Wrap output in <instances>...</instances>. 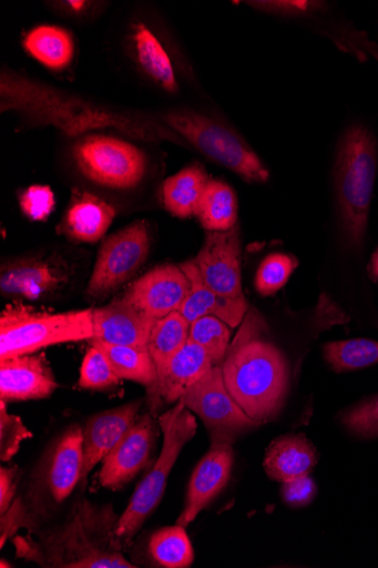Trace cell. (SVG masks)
<instances>
[{
  "mask_svg": "<svg viewBox=\"0 0 378 568\" xmlns=\"http://www.w3.org/2000/svg\"><path fill=\"white\" fill-rule=\"evenodd\" d=\"M156 439L150 415L137 418L118 445L102 460L96 475L102 488L118 491L126 487L151 460Z\"/></svg>",
  "mask_w": 378,
  "mask_h": 568,
  "instance_id": "5bb4252c",
  "label": "cell"
},
{
  "mask_svg": "<svg viewBox=\"0 0 378 568\" xmlns=\"http://www.w3.org/2000/svg\"><path fill=\"white\" fill-rule=\"evenodd\" d=\"M252 8L278 16H305L306 13L321 7V3L314 2H248Z\"/></svg>",
  "mask_w": 378,
  "mask_h": 568,
  "instance_id": "60d3db41",
  "label": "cell"
},
{
  "mask_svg": "<svg viewBox=\"0 0 378 568\" xmlns=\"http://www.w3.org/2000/svg\"><path fill=\"white\" fill-rule=\"evenodd\" d=\"M233 467V444L212 443L192 475L186 505L176 525L187 528L196 519V516L227 486Z\"/></svg>",
  "mask_w": 378,
  "mask_h": 568,
  "instance_id": "2e32d148",
  "label": "cell"
},
{
  "mask_svg": "<svg viewBox=\"0 0 378 568\" xmlns=\"http://www.w3.org/2000/svg\"><path fill=\"white\" fill-rule=\"evenodd\" d=\"M120 381L104 353L91 345L83 358L79 379L80 387L104 390L118 386Z\"/></svg>",
  "mask_w": 378,
  "mask_h": 568,
  "instance_id": "836d02e7",
  "label": "cell"
},
{
  "mask_svg": "<svg viewBox=\"0 0 378 568\" xmlns=\"http://www.w3.org/2000/svg\"><path fill=\"white\" fill-rule=\"evenodd\" d=\"M0 103L2 113L16 112L35 125H52L72 138L116 129L137 140L181 144L176 134L160 122L106 110L9 69H3L0 79Z\"/></svg>",
  "mask_w": 378,
  "mask_h": 568,
  "instance_id": "6da1fadb",
  "label": "cell"
},
{
  "mask_svg": "<svg viewBox=\"0 0 378 568\" xmlns=\"http://www.w3.org/2000/svg\"><path fill=\"white\" fill-rule=\"evenodd\" d=\"M331 369L338 374L378 364V342L365 338L328 343L323 348Z\"/></svg>",
  "mask_w": 378,
  "mask_h": 568,
  "instance_id": "4dcf8cb0",
  "label": "cell"
},
{
  "mask_svg": "<svg viewBox=\"0 0 378 568\" xmlns=\"http://www.w3.org/2000/svg\"><path fill=\"white\" fill-rule=\"evenodd\" d=\"M376 171L374 134L361 124L350 126L338 145L335 182L340 231L355 251L365 242Z\"/></svg>",
  "mask_w": 378,
  "mask_h": 568,
  "instance_id": "277c9868",
  "label": "cell"
},
{
  "mask_svg": "<svg viewBox=\"0 0 378 568\" xmlns=\"http://www.w3.org/2000/svg\"><path fill=\"white\" fill-rule=\"evenodd\" d=\"M72 159L79 172L99 186L127 191L137 187L147 171L146 153L136 144L103 133L75 138Z\"/></svg>",
  "mask_w": 378,
  "mask_h": 568,
  "instance_id": "9c48e42d",
  "label": "cell"
},
{
  "mask_svg": "<svg viewBox=\"0 0 378 568\" xmlns=\"http://www.w3.org/2000/svg\"><path fill=\"white\" fill-rule=\"evenodd\" d=\"M208 181L210 178L200 163L171 176L162 184L165 210L177 219L195 216Z\"/></svg>",
  "mask_w": 378,
  "mask_h": 568,
  "instance_id": "484cf974",
  "label": "cell"
},
{
  "mask_svg": "<svg viewBox=\"0 0 378 568\" xmlns=\"http://www.w3.org/2000/svg\"><path fill=\"white\" fill-rule=\"evenodd\" d=\"M32 437L30 430L18 416L10 415L7 403H0V457L11 460L20 449L22 442Z\"/></svg>",
  "mask_w": 378,
  "mask_h": 568,
  "instance_id": "d590c367",
  "label": "cell"
},
{
  "mask_svg": "<svg viewBox=\"0 0 378 568\" xmlns=\"http://www.w3.org/2000/svg\"><path fill=\"white\" fill-rule=\"evenodd\" d=\"M142 400L108 409L92 416L83 429V468L81 481L118 445L139 418Z\"/></svg>",
  "mask_w": 378,
  "mask_h": 568,
  "instance_id": "d6986e66",
  "label": "cell"
},
{
  "mask_svg": "<svg viewBox=\"0 0 378 568\" xmlns=\"http://www.w3.org/2000/svg\"><path fill=\"white\" fill-rule=\"evenodd\" d=\"M147 554L156 567L186 568L194 561V550L186 528H162L149 540Z\"/></svg>",
  "mask_w": 378,
  "mask_h": 568,
  "instance_id": "f546056e",
  "label": "cell"
},
{
  "mask_svg": "<svg viewBox=\"0 0 378 568\" xmlns=\"http://www.w3.org/2000/svg\"><path fill=\"white\" fill-rule=\"evenodd\" d=\"M118 211L96 194L74 189L58 233L73 243H96L112 226Z\"/></svg>",
  "mask_w": 378,
  "mask_h": 568,
  "instance_id": "ffe728a7",
  "label": "cell"
},
{
  "mask_svg": "<svg viewBox=\"0 0 378 568\" xmlns=\"http://www.w3.org/2000/svg\"><path fill=\"white\" fill-rule=\"evenodd\" d=\"M20 471L18 468L0 469V515L6 514L17 499Z\"/></svg>",
  "mask_w": 378,
  "mask_h": 568,
  "instance_id": "b9f144b4",
  "label": "cell"
},
{
  "mask_svg": "<svg viewBox=\"0 0 378 568\" xmlns=\"http://www.w3.org/2000/svg\"><path fill=\"white\" fill-rule=\"evenodd\" d=\"M343 425L355 436L378 437V395L367 398L345 412Z\"/></svg>",
  "mask_w": 378,
  "mask_h": 568,
  "instance_id": "e575fe53",
  "label": "cell"
},
{
  "mask_svg": "<svg viewBox=\"0 0 378 568\" xmlns=\"http://www.w3.org/2000/svg\"><path fill=\"white\" fill-rule=\"evenodd\" d=\"M297 267L293 256L275 253L265 257L256 274V290L264 296L274 295L282 290Z\"/></svg>",
  "mask_w": 378,
  "mask_h": 568,
  "instance_id": "d6a6232c",
  "label": "cell"
},
{
  "mask_svg": "<svg viewBox=\"0 0 378 568\" xmlns=\"http://www.w3.org/2000/svg\"><path fill=\"white\" fill-rule=\"evenodd\" d=\"M213 367L208 354L188 339L156 384L147 390L151 405L178 403Z\"/></svg>",
  "mask_w": 378,
  "mask_h": 568,
  "instance_id": "7402d4cb",
  "label": "cell"
},
{
  "mask_svg": "<svg viewBox=\"0 0 378 568\" xmlns=\"http://www.w3.org/2000/svg\"><path fill=\"white\" fill-rule=\"evenodd\" d=\"M100 348L122 381H131L151 389L157 382V373L147 349L115 345L95 338L89 341Z\"/></svg>",
  "mask_w": 378,
  "mask_h": 568,
  "instance_id": "83f0119b",
  "label": "cell"
},
{
  "mask_svg": "<svg viewBox=\"0 0 378 568\" xmlns=\"http://www.w3.org/2000/svg\"><path fill=\"white\" fill-rule=\"evenodd\" d=\"M127 48L139 71L162 91L175 94L180 90L176 70L167 48L144 22L132 23Z\"/></svg>",
  "mask_w": 378,
  "mask_h": 568,
  "instance_id": "44dd1931",
  "label": "cell"
},
{
  "mask_svg": "<svg viewBox=\"0 0 378 568\" xmlns=\"http://www.w3.org/2000/svg\"><path fill=\"white\" fill-rule=\"evenodd\" d=\"M371 271H372L374 276L378 281V251L374 255V260H372V264H371Z\"/></svg>",
  "mask_w": 378,
  "mask_h": 568,
  "instance_id": "7bdbcfd3",
  "label": "cell"
},
{
  "mask_svg": "<svg viewBox=\"0 0 378 568\" xmlns=\"http://www.w3.org/2000/svg\"><path fill=\"white\" fill-rule=\"evenodd\" d=\"M21 528H27L31 532L35 531L34 524L24 500L22 496H19L10 509L6 514L0 515V546L4 548L8 540Z\"/></svg>",
  "mask_w": 378,
  "mask_h": 568,
  "instance_id": "74e56055",
  "label": "cell"
},
{
  "mask_svg": "<svg viewBox=\"0 0 378 568\" xmlns=\"http://www.w3.org/2000/svg\"><path fill=\"white\" fill-rule=\"evenodd\" d=\"M203 283L231 298H245L242 285V240L237 224L226 232H205L194 260Z\"/></svg>",
  "mask_w": 378,
  "mask_h": 568,
  "instance_id": "7c38bea8",
  "label": "cell"
},
{
  "mask_svg": "<svg viewBox=\"0 0 378 568\" xmlns=\"http://www.w3.org/2000/svg\"><path fill=\"white\" fill-rule=\"evenodd\" d=\"M191 323L180 313H173L154 323L147 351L153 359L157 378L165 373L174 356L190 339Z\"/></svg>",
  "mask_w": 378,
  "mask_h": 568,
  "instance_id": "f1b7e54d",
  "label": "cell"
},
{
  "mask_svg": "<svg viewBox=\"0 0 378 568\" xmlns=\"http://www.w3.org/2000/svg\"><path fill=\"white\" fill-rule=\"evenodd\" d=\"M316 463V449L305 435H287L269 445L264 469L269 478L285 484L308 476Z\"/></svg>",
  "mask_w": 378,
  "mask_h": 568,
  "instance_id": "cb8c5ba5",
  "label": "cell"
},
{
  "mask_svg": "<svg viewBox=\"0 0 378 568\" xmlns=\"http://www.w3.org/2000/svg\"><path fill=\"white\" fill-rule=\"evenodd\" d=\"M316 494V486L309 476H303L284 484L283 496L287 504L300 507L309 504Z\"/></svg>",
  "mask_w": 378,
  "mask_h": 568,
  "instance_id": "ab89813d",
  "label": "cell"
},
{
  "mask_svg": "<svg viewBox=\"0 0 378 568\" xmlns=\"http://www.w3.org/2000/svg\"><path fill=\"white\" fill-rule=\"evenodd\" d=\"M159 122L211 162L237 174L247 183H266L269 174L248 143L225 122L191 109L159 115Z\"/></svg>",
  "mask_w": 378,
  "mask_h": 568,
  "instance_id": "5b68a950",
  "label": "cell"
},
{
  "mask_svg": "<svg viewBox=\"0 0 378 568\" xmlns=\"http://www.w3.org/2000/svg\"><path fill=\"white\" fill-rule=\"evenodd\" d=\"M205 232H226L238 224L235 191L221 180L210 179L195 215Z\"/></svg>",
  "mask_w": 378,
  "mask_h": 568,
  "instance_id": "4316f807",
  "label": "cell"
},
{
  "mask_svg": "<svg viewBox=\"0 0 378 568\" xmlns=\"http://www.w3.org/2000/svg\"><path fill=\"white\" fill-rule=\"evenodd\" d=\"M27 53L52 72L69 70L75 59L73 34L59 26L42 24L28 31L22 40Z\"/></svg>",
  "mask_w": 378,
  "mask_h": 568,
  "instance_id": "d4e9b609",
  "label": "cell"
},
{
  "mask_svg": "<svg viewBox=\"0 0 378 568\" xmlns=\"http://www.w3.org/2000/svg\"><path fill=\"white\" fill-rule=\"evenodd\" d=\"M120 518L112 504L82 498L62 524L16 538L17 555L47 568H136L114 540Z\"/></svg>",
  "mask_w": 378,
  "mask_h": 568,
  "instance_id": "7a4b0ae2",
  "label": "cell"
},
{
  "mask_svg": "<svg viewBox=\"0 0 378 568\" xmlns=\"http://www.w3.org/2000/svg\"><path fill=\"white\" fill-rule=\"evenodd\" d=\"M191 292V283L176 265H161L144 274L121 295L157 321L181 312Z\"/></svg>",
  "mask_w": 378,
  "mask_h": 568,
  "instance_id": "9a60e30c",
  "label": "cell"
},
{
  "mask_svg": "<svg viewBox=\"0 0 378 568\" xmlns=\"http://www.w3.org/2000/svg\"><path fill=\"white\" fill-rule=\"evenodd\" d=\"M82 468L83 428L73 425L45 450L22 496L35 531L71 497L81 483Z\"/></svg>",
  "mask_w": 378,
  "mask_h": 568,
  "instance_id": "ba28073f",
  "label": "cell"
},
{
  "mask_svg": "<svg viewBox=\"0 0 378 568\" xmlns=\"http://www.w3.org/2000/svg\"><path fill=\"white\" fill-rule=\"evenodd\" d=\"M181 402L203 422L212 443H231L258 427L228 392L222 366H214Z\"/></svg>",
  "mask_w": 378,
  "mask_h": 568,
  "instance_id": "8fae6325",
  "label": "cell"
},
{
  "mask_svg": "<svg viewBox=\"0 0 378 568\" xmlns=\"http://www.w3.org/2000/svg\"><path fill=\"white\" fill-rule=\"evenodd\" d=\"M155 320L121 296L93 310L95 339L147 349Z\"/></svg>",
  "mask_w": 378,
  "mask_h": 568,
  "instance_id": "ac0fdd59",
  "label": "cell"
},
{
  "mask_svg": "<svg viewBox=\"0 0 378 568\" xmlns=\"http://www.w3.org/2000/svg\"><path fill=\"white\" fill-rule=\"evenodd\" d=\"M59 383L43 355L24 354L0 359V398L24 402L51 396Z\"/></svg>",
  "mask_w": 378,
  "mask_h": 568,
  "instance_id": "e0dca14e",
  "label": "cell"
},
{
  "mask_svg": "<svg viewBox=\"0 0 378 568\" xmlns=\"http://www.w3.org/2000/svg\"><path fill=\"white\" fill-rule=\"evenodd\" d=\"M262 326L259 317L249 313L222 365L228 392L259 425L278 415L289 385L286 358L262 336Z\"/></svg>",
  "mask_w": 378,
  "mask_h": 568,
  "instance_id": "3957f363",
  "label": "cell"
},
{
  "mask_svg": "<svg viewBox=\"0 0 378 568\" xmlns=\"http://www.w3.org/2000/svg\"><path fill=\"white\" fill-rule=\"evenodd\" d=\"M105 3L92 2V0H63V2H51L49 6L60 16L74 20L86 21L95 17L100 8Z\"/></svg>",
  "mask_w": 378,
  "mask_h": 568,
  "instance_id": "f35d334b",
  "label": "cell"
},
{
  "mask_svg": "<svg viewBox=\"0 0 378 568\" xmlns=\"http://www.w3.org/2000/svg\"><path fill=\"white\" fill-rule=\"evenodd\" d=\"M55 194L47 185H33L20 195L21 211L32 222H43L55 209Z\"/></svg>",
  "mask_w": 378,
  "mask_h": 568,
  "instance_id": "8d00e7d4",
  "label": "cell"
},
{
  "mask_svg": "<svg viewBox=\"0 0 378 568\" xmlns=\"http://www.w3.org/2000/svg\"><path fill=\"white\" fill-rule=\"evenodd\" d=\"M151 234L145 221H136L103 240L86 287L91 298H104L133 278L146 263Z\"/></svg>",
  "mask_w": 378,
  "mask_h": 568,
  "instance_id": "30bf717a",
  "label": "cell"
},
{
  "mask_svg": "<svg viewBox=\"0 0 378 568\" xmlns=\"http://www.w3.org/2000/svg\"><path fill=\"white\" fill-rule=\"evenodd\" d=\"M160 426L164 434L161 454L137 486L114 531V540L122 550L131 544L161 503L181 452L197 430L192 410L181 400L160 418Z\"/></svg>",
  "mask_w": 378,
  "mask_h": 568,
  "instance_id": "8992f818",
  "label": "cell"
},
{
  "mask_svg": "<svg viewBox=\"0 0 378 568\" xmlns=\"http://www.w3.org/2000/svg\"><path fill=\"white\" fill-rule=\"evenodd\" d=\"M71 268L58 254H39L8 262L0 271V292L7 297L35 301L65 287Z\"/></svg>",
  "mask_w": 378,
  "mask_h": 568,
  "instance_id": "4fadbf2b",
  "label": "cell"
},
{
  "mask_svg": "<svg viewBox=\"0 0 378 568\" xmlns=\"http://www.w3.org/2000/svg\"><path fill=\"white\" fill-rule=\"evenodd\" d=\"M93 337V308L50 314L23 304L9 305L0 317V359Z\"/></svg>",
  "mask_w": 378,
  "mask_h": 568,
  "instance_id": "52a82bcc",
  "label": "cell"
},
{
  "mask_svg": "<svg viewBox=\"0 0 378 568\" xmlns=\"http://www.w3.org/2000/svg\"><path fill=\"white\" fill-rule=\"evenodd\" d=\"M180 266L191 283L190 295L180 313L190 323L202 317L212 316L235 329L244 322L248 310L246 298H231L210 290L203 283L194 260L187 261Z\"/></svg>",
  "mask_w": 378,
  "mask_h": 568,
  "instance_id": "603a6c76",
  "label": "cell"
},
{
  "mask_svg": "<svg viewBox=\"0 0 378 568\" xmlns=\"http://www.w3.org/2000/svg\"><path fill=\"white\" fill-rule=\"evenodd\" d=\"M232 328L223 321L207 316L191 323L190 341L200 345L214 366H222L231 346Z\"/></svg>",
  "mask_w": 378,
  "mask_h": 568,
  "instance_id": "1f68e13d",
  "label": "cell"
}]
</instances>
